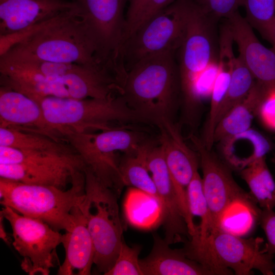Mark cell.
<instances>
[{
    "label": "cell",
    "mask_w": 275,
    "mask_h": 275,
    "mask_svg": "<svg viewBox=\"0 0 275 275\" xmlns=\"http://www.w3.org/2000/svg\"><path fill=\"white\" fill-rule=\"evenodd\" d=\"M2 41L8 50L0 57L103 65L77 7L22 32L4 36Z\"/></svg>",
    "instance_id": "1"
},
{
    "label": "cell",
    "mask_w": 275,
    "mask_h": 275,
    "mask_svg": "<svg viewBox=\"0 0 275 275\" xmlns=\"http://www.w3.org/2000/svg\"><path fill=\"white\" fill-rule=\"evenodd\" d=\"M174 53L167 52L141 59L129 68L121 84V95L144 122L157 125L164 120L173 121L181 98Z\"/></svg>",
    "instance_id": "2"
},
{
    "label": "cell",
    "mask_w": 275,
    "mask_h": 275,
    "mask_svg": "<svg viewBox=\"0 0 275 275\" xmlns=\"http://www.w3.org/2000/svg\"><path fill=\"white\" fill-rule=\"evenodd\" d=\"M218 21L192 0L177 62L184 115L189 123L195 122L201 103V82L210 68L217 64Z\"/></svg>",
    "instance_id": "3"
},
{
    "label": "cell",
    "mask_w": 275,
    "mask_h": 275,
    "mask_svg": "<svg viewBox=\"0 0 275 275\" xmlns=\"http://www.w3.org/2000/svg\"><path fill=\"white\" fill-rule=\"evenodd\" d=\"M85 195L84 171L73 177L70 187L29 184L0 178L1 204L19 213L41 220L57 231L71 226L74 208Z\"/></svg>",
    "instance_id": "4"
},
{
    "label": "cell",
    "mask_w": 275,
    "mask_h": 275,
    "mask_svg": "<svg viewBox=\"0 0 275 275\" xmlns=\"http://www.w3.org/2000/svg\"><path fill=\"white\" fill-rule=\"evenodd\" d=\"M186 255L210 269L214 275H249L257 269L264 275L275 270L273 255L268 253L262 238H243L223 227L203 240L190 239L183 249Z\"/></svg>",
    "instance_id": "5"
},
{
    "label": "cell",
    "mask_w": 275,
    "mask_h": 275,
    "mask_svg": "<svg viewBox=\"0 0 275 275\" xmlns=\"http://www.w3.org/2000/svg\"><path fill=\"white\" fill-rule=\"evenodd\" d=\"M40 105L49 124L64 138L68 132L112 128V122H144L121 95L106 98L75 99L53 96L33 99Z\"/></svg>",
    "instance_id": "6"
},
{
    "label": "cell",
    "mask_w": 275,
    "mask_h": 275,
    "mask_svg": "<svg viewBox=\"0 0 275 275\" xmlns=\"http://www.w3.org/2000/svg\"><path fill=\"white\" fill-rule=\"evenodd\" d=\"M85 195L80 205L94 243V264L106 273L114 265L123 239L118 197L88 169H84Z\"/></svg>",
    "instance_id": "7"
},
{
    "label": "cell",
    "mask_w": 275,
    "mask_h": 275,
    "mask_svg": "<svg viewBox=\"0 0 275 275\" xmlns=\"http://www.w3.org/2000/svg\"><path fill=\"white\" fill-rule=\"evenodd\" d=\"M65 138L86 168L119 196L124 186L119 170V154H132L145 143L141 133L122 128H112L98 133L70 131Z\"/></svg>",
    "instance_id": "8"
},
{
    "label": "cell",
    "mask_w": 275,
    "mask_h": 275,
    "mask_svg": "<svg viewBox=\"0 0 275 275\" xmlns=\"http://www.w3.org/2000/svg\"><path fill=\"white\" fill-rule=\"evenodd\" d=\"M191 1L175 0L144 22L123 45V64L127 61L130 67L144 58L178 50L185 35Z\"/></svg>",
    "instance_id": "9"
},
{
    "label": "cell",
    "mask_w": 275,
    "mask_h": 275,
    "mask_svg": "<svg viewBox=\"0 0 275 275\" xmlns=\"http://www.w3.org/2000/svg\"><path fill=\"white\" fill-rule=\"evenodd\" d=\"M0 214L11 226L12 244L23 258L22 269L30 275L49 274L59 264L56 250L62 244L63 234L45 222L8 206H3Z\"/></svg>",
    "instance_id": "10"
},
{
    "label": "cell",
    "mask_w": 275,
    "mask_h": 275,
    "mask_svg": "<svg viewBox=\"0 0 275 275\" xmlns=\"http://www.w3.org/2000/svg\"><path fill=\"white\" fill-rule=\"evenodd\" d=\"M189 139L196 148L202 170L203 188L210 210L211 231L223 227L227 211L235 203H242L258 219L261 209L256 206L251 195L235 182L231 169L212 149H207L200 138L191 134Z\"/></svg>",
    "instance_id": "11"
},
{
    "label": "cell",
    "mask_w": 275,
    "mask_h": 275,
    "mask_svg": "<svg viewBox=\"0 0 275 275\" xmlns=\"http://www.w3.org/2000/svg\"><path fill=\"white\" fill-rule=\"evenodd\" d=\"M129 0H75L79 16L96 45L99 61L107 65L122 61Z\"/></svg>",
    "instance_id": "12"
},
{
    "label": "cell",
    "mask_w": 275,
    "mask_h": 275,
    "mask_svg": "<svg viewBox=\"0 0 275 275\" xmlns=\"http://www.w3.org/2000/svg\"><path fill=\"white\" fill-rule=\"evenodd\" d=\"M157 126L160 130V144L163 148L166 163L180 205L189 231L193 232L196 225L189 211L187 191L195 174L198 171V155L186 145L173 121L164 120Z\"/></svg>",
    "instance_id": "13"
},
{
    "label": "cell",
    "mask_w": 275,
    "mask_h": 275,
    "mask_svg": "<svg viewBox=\"0 0 275 275\" xmlns=\"http://www.w3.org/2000/svg\"><path fill=\"white\" fill-rule=\"evenodd\" d=\"M147 166L156 185L160 200L161 224L169 245L190 237L188 226L182 211L166 163L164 150L151 145L146 156Z\"/></svg>",
    "instance_id": "14"
},
{
    "label": "cell",
    "mask_w": 275,
    "mask_h": 275,
    "mask_svg": "<svg viewBox=\"0 0 275 275\" xmlns=\"http://www.w3.org/2000/svg\"><path fill=\"white\" fill-rule=\"evenodd\" d=\"M85 165L77 153L53 161L0 163V177L21 183L51 186L66 189Z\"/></svg>",
    "instance_id": "15"
},
{
    "label": "cell",
    "mask_w": 275,
    "mask_h": 275,
    "mask_svg": "<svg viewBox=\"0 0 275 275\" xmlns=\"http://www.w3.org/2000/svg\"><path fill=\"white\" fill-rule=\"evenodd\" d=\"M239 57L255 80L266 87L275 86V52L256 37L245 18L236 12L227 19Z\"/></svg>",
    "instance_id": "16"
},
{
    "label": "cell",
    "mask_w": 275,
    "mask_h": 275,
    "mask_svg": "<svg viewBox=\"0 0 275 275\" xmlns=\"http://www.w3.org/2000/svg\"><path fill=\"white\" fill-rule=\"evenodd\" d=\"M77 7L67 0H0V36L17 34Z\"/></svg>",
    "instance_id": "17"
},
{
    "label": "cell",
    "mask_w": 275,
    "mask_h": 275,
    "mask_svg": "<svg viewBox=\"0 0 275 275\" xmlns=\"http://www.w3.org/2000/svg\"><path fill=\"white\" fill-rule=\"evenodd\" d=\"M41 133L57 141L64 138L46 120L39 104L10 87L0 88V127Z\"/></svg>",
    "instance_id": "18"
},
{
    "label": "cell",
    "mask_w": 275,
    "mask_h": 275,
    "mask_svg": "<svg viewBox=\"0 0 275 275\" xmlns=\"http://www.w3.org/2000/svg\"><path fill=\"white\" fill-rule=\"evenodd\" d=\"M80 203L74 208L72 224L63 234L62 244L65 257L59 266L57 273L59 275L91 274L94 246Z\"/></svg>",
    "instance_id": "19"
},
{
    "label": "cell",
    "mask_w": 275,
    "mask_h": 275,
    "mask_svg": "<svg viewBox=\"0 0 275 275\" xmlns=\"http://www.w3.org/2000/svg\"><path fill=\"white\" fill-rule=\"evenodd\" d=\"M153 237L150 254L139 260L143 275H214L208 268L188 257L183 249H171L156 233Z\"/></svg>",
    "instance_id": "20"
},
{
    "label": "cell",
    "mask_w": 275,
    "mask_h": 275,
    "mask_svg": "<svg viewBox=\"0 0 275 275\" xmlns=\"http://www.w3.org/2000/svg\"><path fill=\"white\" fill-rule=\"evenodd\" d=\"M218 143L223 161L231 169L240 171L256 160L265 157L272 148L265 135L251 128Z\"/></svg>",
    "instance_id": "21"
},
{
    "label": "cell",
    "mask_w": 275,
    "mask_h": 275,
    "mask_svg": "<svg viewBox=\"0 0 275 275\" xmlns=\"http://www.w3.org/2000/svg\"><path fill=\"white\" fill-rule=\"evenodd\" d=\"M266 88L256 82L246 96L229 111L218 122L213 136L214 144L251 128L265 97Z\"/></svg>",
    "instance_id": "22"
},
{
    "label": "cell",
    "mask_w": 275,
    "mask_h": 275,
    "mask_svg": "<svg viewBox=\"0 0 275 275\" xmlns=\"http://www.w3.org/2000/svg\"><path fill=\"white\" fill-rule=\"evenodd\" d=\"M151 144L145 142L135 152L122 157L119 170L124 185L132 186L154 199L160 200L155 183L149 175L146 156Z\"/></svg>",
    "instance_id": "23"
},
{
    "label": "cell",
    "mask_w": 275,
    "mask_h": 275,
    "mask_svg": "<svg viewBox=\"0 0 275 275\" xmlns=\"http://www.w3.org/2000/svg\"><path fill=\"white\" fill-rule=\"evenodd\" d=\"M253 197L261 209L275 207V181L266 164L265 157L253 161L240 171Z\"/></svg>",
    "instance_id": "24"
},
{
    "label": "cell",
    "mask_w": 275,
    "mask_h": 275,
    "mask_svg": "<svg viewBox=\"0 0 275 275\" xmlns=\"http://www.w3.org/2000/svg\"><path fill=\"white\" fill-rule=\"evenodd\" d=\"M0 146L57 153L76 152L73 148L41 133L13 127H0Z\"/></svg>",
    "instance_id": "25"
},
{
    "label": "cell",
    "mask_w": 275,
    "mask_h": 275,
    "mask_svg": "<svg viewBox=\"0 0 275 275\" xmlns=\"http://www.w3.org/2000/svg\"><path fill=\"white\" fill-rule=\"evenodd\" d=\"M255 82L240 58L235 57L230 80L221 104L217 124L229 111L246 96Z\"/></svg>",
    "instance_id": "26"
},
{
    "label": "cell",
    "mask_w": 275,
    "mask_h": 275,
    "mask_svg": "<svg viewBox=\"0 0 275 275\" xmlns=\"http://www.w3.org/2000/svg\"><path fill=\"white\" fill-rule=\"evenodd\" d=\"M187 195L188 207L193 218L195 216L200 218V224L198 227V234L190 239L202 241L211 232L212 223L209 208L203 191L202 177L198 171L196 172L188 186Z\"/></svg>",
    "instance_id": "27"
},
{
    "label": "cell",
    "mask_w": 275,
    "mask_h": 275,
    "mask_svg": "<svg viewBox=\"0 0 275 275\" xmlns=\"http://www.w3.org/2000/svg\"><path fill=\"white\" fill-rule=\"evenodd\" d=\"M245 19L267 40L275 20V0H242Z\"/></svg>",
    "instance_id": "28"
},
{
    "label": "cell",
    "mask_w": 275,
    "mask_h": 275,
    "mask_svg": "<svg viewBox=\"0 0 275 275\" xmlns=\"http://www.w3.org/2000/svg\"><path fill=\"white\" fill-rule=\"evenodd\" d=\"M141 249L139 245L128 246L123 238L114 265L104 274L143 275L139 259Z\"/></svg>",
    "instance_id": "29"
},
{
    "label": "cell",
    "mask_w": 275,
    "mask_h": 275,
    "mask_svg": "<svg viewBox=\"0 0 275 275\" xmlns=\"http://www.w3.org/2000/svg\"><path fill=\"white\" fill-rule=\"evenodd\" d=\"M202 9L217 20L228 19L242 6V0H196Z\"/></svg>",
    "instance_id": "30"
},
{
    "label": "cell",
    "mask_w": 275,
    "mask_h": 275,
    "mask_svg": "<svg viewBox=\"0 0 275 275\" xmlns=\"http://www.w3.org/2000/svg\"><path fill=\"white\" fill-rule=\"evenodd\" d=\"M149 1H128L129 4L125 15L124 43L138 28L141 17Z\"/></svg>",
    "instance_id": "31"
},
{
    "label": "cell",
    "mask_w": 275,
    "mask_h": 275,
    "mask_svg": "<svg viewBox=\"0 0 275 275\" xmlns=\"http://www.w3.org/2000/svg\"><path fill=\"white\" fill-rule=\"evenodd\" d=\"M259 222L266 235V249L269 254H275V211L272 209H261Z\"/></svg>",
    "instance_id": "32"
},
{
    "label": "cell",
    "mask_w": 275,
    "mask_h": 275,
    "mask_svg": "<svg viewBox=\"0 0 275 275\" xmlns=\"http://www.w3.org/2000/svg\"><path fill=\"white\" fill-rule=\"evenodd\" d=\"M266 88V94L258 114L267 127L275 130V86Z\"/></svg>",
    "instance_id": "33"
},
{
    "label": "cell",
    "mask_w": 275,
    "mask_h": 275,
    "mask_svg": "<svg viewBox=\"0 0 275 275\" xmlns=\"http://www.w3.org/2000/svg\"><path fill=\"white\" fill-rule=\"evenodd\" d=\"M174 1L150 0L141 17L138 28L150 17L170 5Z\"/></svg>",
    "instance_id": "34"
},
{
    "label": "cell",
    "mask_w": 275,
    "mask_h": 275,
    "mask_svg": "<svg viewBox=\"0 0 275 275\" xmlns=\"http://www.w3.org/2000/svg\"><path fill=\"white\" fill-rule=\"evenodd\" d=\"M5 218L0 214V237L7 244H10L12 242V239L8 236L4 226L3 220Z\"/></svg>",
    "instance_id": "35"
},
{
    "label": "cell",
    "mask_w": 275,
    "mask_h": 275,
    "mask_svg": "<svg viewBox=\"0 0 275 275\" xmlns=\"http://www.w3.org/2000/svg\"><path fill=\"white\" fill-rule=\"evenodd\" d=\"M267 41L271 43V49L275 52V20L270 30Z\"/></svg>",
    "instance_id": "36"
},
{
    "label": "cell",
    "mask_w": 275,
    "mask_h": 275,
    "mask_svg": "<svg viewBox=\"0 0 275 275\" xmlns=\"http://www.w3.org/2000/svg\"><path fill=\"white\" fill-rule=\"evenodd\" d=\"M73 1H75V0H73Z\"/></svg>",
    "instance_id": "37"
}]
</instances>
